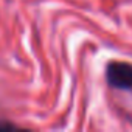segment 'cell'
<instances>
[{"label":"cell","mask_w":132,"mask_h":132,"mask_svg":"<svg viewBox=\"0 0 132 132\" xmlns=\"http://www.w3.org/2000/svg\"><path fill=\"white\" fill-rule=\"evenodd\" d=\"M106 79L107 84L113 89L130 90L132 89V64L112 61L106 67Z\"/></svg>","instance_id":"cell-1"},{"label":"cell","mask_w":132,"mask_h":132,"mask_svg":"<svg viewBox=\"0 0 132 132\" xmlns=\"http://www.w3.org/2000/svg\"><path fill=\"white\" fill-rule=\"evenodd\" d=\"M0 129H16L13 123H0Z\"/></svg>","instance_id":"cell-2"}]
</instances>
